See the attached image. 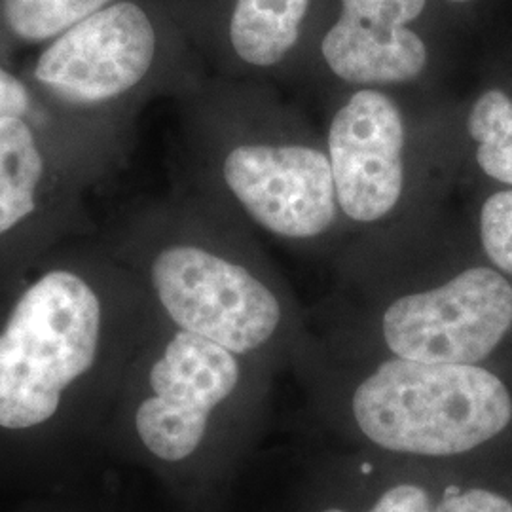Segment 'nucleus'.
I'll list each match as a JSON object with an SVG mask.
<instances>
[{
	"mask_svg": "<svg viewBox=\"0 0 512 512\" xmlns=\"http://www.w3.org/2000/svg\"><path fill=\"white\" fill-rule=\"evenodd\" d=\"M512 325V285L486 266L469 268L435 289L404 294L382 317L385 346L395 357L476 365Z\"/></svg>",
	"mask_w": 512,
	"mask_h": 512,
	"instance_id": "4",
	"label": "nucleus"
},
{
	"mask_svg": "<svg viewBox=\"0 0 512 512\" xmlns=\"http://www.w3.org/2000/svg\"><path fill=\"white\" fill-rule=\"evenodd\" d=\"M366 439L410 456L471 452L507 429L512 397L494 372L478 365H437L395 357L366 376L353 395Z\"/></svg>",
	"mask_w": 512,
	"mask_h": 512,
	"instance_id": "1",
	"label": "nucleus"
},
{
	"mask_svg": "<svg viewBox=\"0 0 512 512\" xmlns=\"http://www.w3.org/2000/svg\"><path fill=\"white\" fill-rule=\"evenodd\" d=\"M150 279L179 329L236 355L262 348L279 329L277 296L247 268L200 245L162 249L152 260Z\"/></svg>",
	"mask_w": 512,
	"mask_h": 512,
	"instance_id": "3",
	"label": "nucleus"
},
{
	"mask_svg": "<svg viewBox=\"0 0 512 512\" xmlns=\"http://www.w3.org/2000/svg\"><path fill=\"white\" fill-rule=\"evenodd\" d=\"M330 169L340 211L353 222L389 217L404 190L403 112L376 88H361L336 110L329 128Z\"/></svg>",
	"mask_w": 512,
	"mask_h": 512,
	"instance_id": "8",
	"label": "nucleus"
},
{
	"mask_svg": "<svg viewBox=\"0 0 512 512\" xmlns=\"http://www.w3.org/2000/svg\"><path fill=\"white\" fill-rule=\"evenodd\" d=\"M467 129L476 147V162L494 181L512 184V99L501 90L482 93L473 105Z\"/></svg>",
	"mask_w": 512,
	"mask_h": 512,
	"instance_id": "12",
	"label": "nucleus"
},
{
	"mask_svg": "<svg viewBox=\"0 0 512 512\" xmlns=\"http://www.w3.org/2000/svg\"><path fill=\"white\" fill-rule=\"evenodd\" d=\"M448 2H459L461 4V2H471V0H448Z\"/></svg>",
	"mask_w": 512,
	"mask_h": 512,
	"instance_id": "18",
	"label": "nucleus"
},
{
	"mask_svg": "<svg viewBox=\"0 0 512 512\" xmlns=\"http://www.w3.org/2000/svg\"><path fill=\"white\" fill-rule=\"evenodd\" d=\"M310 0H236L230 40L241 61L274 67L291 54Z\"/></svg>",
	"mask_w": 512,
	"mask_h": 512,
	"instance_id": "11",
	"label": "nucleus"
},
{
	"mask_svg": "<svg viewBox=\"0 0 512 512\" xmlns=\"http://www.w3.org/2000/svg\"><path fill=\"white\" fill-rule=\"evenodd\" d=\"M110 2L112 0H4V19L10 31L25 42H52Z\"/></svg>",
	"mask_w": 512,
	"mask_h": 512,
	"instance_id": "13",
	"label": "nucleus"
},
{
	"mask_svg": "<svg viewBox=\"0 0 512 512\" xmlns=\"http://www.w3.org/2000/svg\"><path fill=\"white\" fill-rule=\"evenodd\" d=\"M222 179L243 211L281 238L323 236L340 209L329 156L319 148L239 145L226 154Z\"/></svg>",
	"mask_w": 512,
	"mask_h": 512,
	"instance_id": "6",
	"label": "nucleus"
},
{
	"mask_svg": "<svg viewBox=\"0 0 512 512\" xmlns=\"http://www.w3.org/2000/svg\"><path fill=\"white\" fill-rule=\"evenodd\" d=\"M31 110L33 95L29 92L27 84L0 65V118L29 116Z\"/></svg>",
	"mask_w": 512,
	"mask_h": 512,
	"instance_id": "17",
	"label": "nucleus"
},
{
	"mask_svg": "<svg viewBox=\"0 0 512 512\" xmlns=\"http://www.w3.org/2000/svg\"><path fill=\"white\" fill-rule=\"evenodd\" d=\"M101 300L71 270H50L19 296L0 330V427L50 420L61 393L92 368Z\"/></svg>",
	"mask_w": 512,
	"mask_h": 512,
	"instance_id": "2",
	"label": "nucleus"
},
{
	"mask_svg": "<svg viewBox=\"0 0 512 512\" xmlns=\"http://www.w3.org/2000/svg\"><path fill=\"white\" fill-rule=\"evenodd\" d=\"M44 179L46 156L29 116L0 118V238L37 211Z\"/></svg>",
	"mask_w": 512,
	"mask_h": 512,
	"instance_id": "10",
	"label": "nucleus"
},
{
	"mask_svg": "<svg viewBox=\"0 0 512 512\" xmlns=\"http://www.w3.org/2000/svg\"><path fill=\"white\" fill-rule=\"evenodd\" d=\"M427 0H342V14L321 42L332 74L363 86L408 84L420 78L429 52L408 25Z\"/></svg>",
	"mask_w": 512,
	"mask_h": 512,
	"instance_id": "9",
	"label": "nucleus"
},
{
	"mask_svg": "<svg viewBox=\"0 0 512 512\" xmlns=\"http://www.w3.org/2000/svg\"><path fill=\"white\" fill-rule=\"evenodd\" d=\"M239 382L236 353L179 330L150 370L154 397L137 410V433L164 461H183L202 444L209 414Z\"/></svg>",
	"mask_w": 512,
	"mask_h": 512,
	"instance_id": "7",
	"label": "nucleus"
},
{
	"mask_svg": "<svg viewBox=\"0 0 512 512\" xmlns=\"http://www.w3.org/2000/svg\"><path fill=\"white\" fill-rule=\"evenodd\" d=\"M321 512H348L342 509H327ZM366 512H433L431 497L416 484H397L389 488Z\"/></svg>",
	"mask_w": 512,
	"mask_h": 512,
	"instance_id": "16",
	"label": "nucleus"
},
{
	"mask_svg": "<svg viewBox=\"0 0 512 512\" xmlns=\"http://www.w3.org/2000/svg\"><path fill=\"white\" fill-rule=\"evenodd\" d=\"M480 239L494 266L512 275V190L497 192L482 205Z\"/></svg>",
	"mask_w": 512,
	"mask_h": 512,
	"instance_id": "14",
	"label": "nucleus"
},
{
	"mask_svg": "<svg viewBox=\"0 0 512 512\" xmlns=\"http://www.w3.org/2000/svg\"><path fill=\"white\" fill-rule=\"evenodd\" d=\"M156 57V33L147 12L116 2L54 38L35 65V80L59 101L99 107L135 90Z\"/></svg>",
	"mask_w": 512,
	"mask_h": 512,
	"instance_id": "5",
	"label": "nucleus"
},
{
	"mask_svg": "<svg viewBox=\"0 0 512 512\" xmlns=\"http://www.w3.org/2000/svg\"><path fill=\"white\" fill-rule=\"evenodd\" d=\"M433 512H512V501L482 488H450Z\"/></svg>",
	"mask_w": 512,
	"mask_h": 512,
	"instance_id": "15",
	"label": "nucleus"
}]
</instances>
